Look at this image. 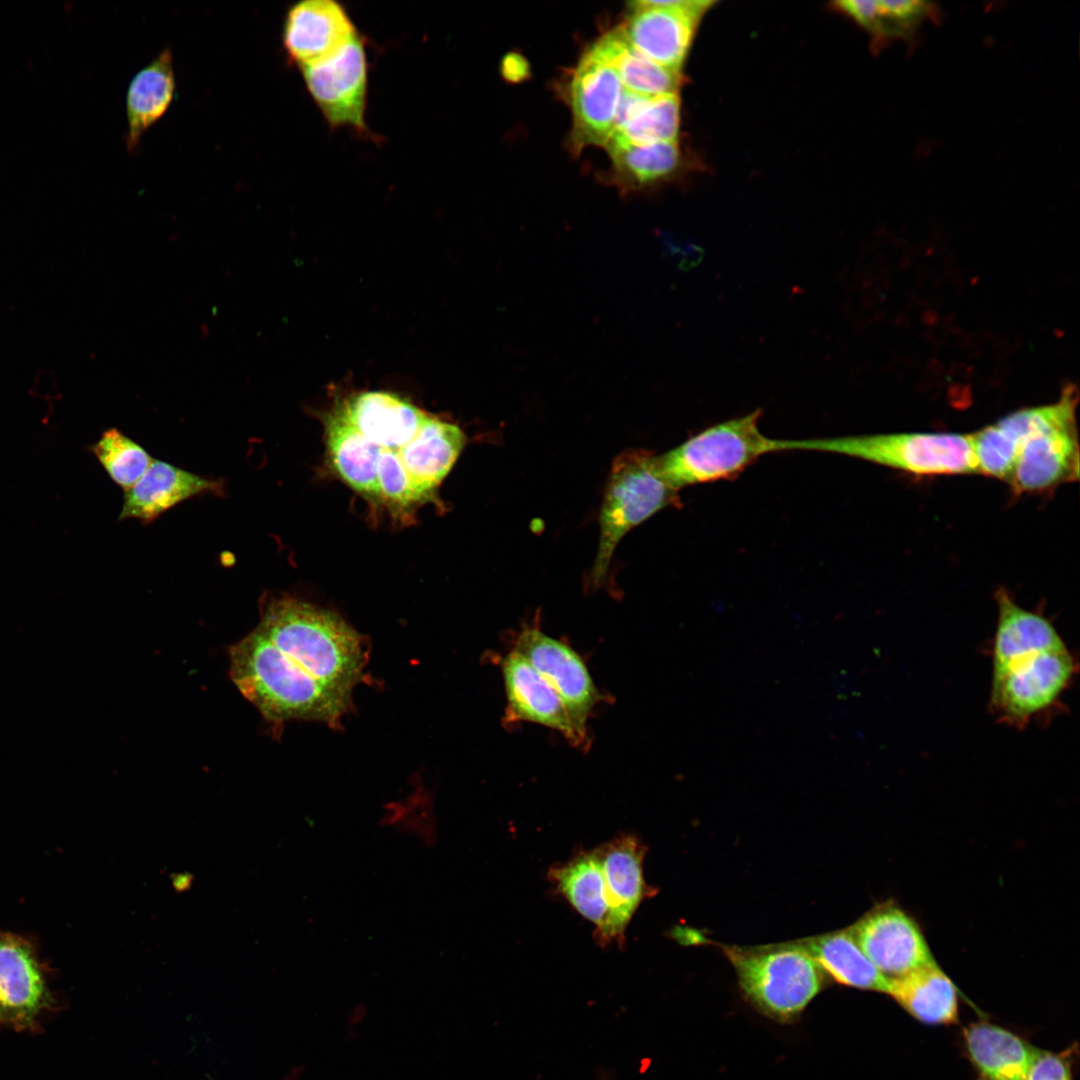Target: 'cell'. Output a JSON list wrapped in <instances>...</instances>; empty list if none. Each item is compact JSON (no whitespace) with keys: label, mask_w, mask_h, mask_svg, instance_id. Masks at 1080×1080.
Wrapping results in <instances>:
<instances>
[{"label":"cell","mask_w":1080,"mask_h":1080,"mask_svg":"<svg viewBox=\"0 0 1080 1080\" xmlns=\"http://www.w3.org/2000/svg\"><path fill=\"white\" fill-rule=\"evenodd\" d=\"M259 611L257 627L278 648L315 720L336 723L365 665L360 634L339 615L285 594H263Z\"/></svg>","instance_id":"1"},{"label":"cell","mask_w":1080,"mask_h":1080,"mask_svg":"<svg viewBox=\"0 0 1080 1080\" xmlns=\"http://www.w3.org/2000/svg\"><path fill=\"white\" fill-rule=\"evenodd\" d=\"M1076 396L1067 388L1049 405L1023 408L991 424L995 442L1015 464L1016 494L1041 493L1079 477Z\"/></svg>","instance_id":"2"},{"label":"cell","mask_w":1080,"mask_h":1080,"mask_svg":"<svg viewBox=\"0 0 1080 1080\" xmlns=\"http://www.w3.org/2000/svg\"><path fill=\"white\" fill-rule=\"evenodd\" d=\"M785 449L841 454L918 476L978 473L970 434L904 432L785 440Z\"/></svg>","instance_id":"3"},{"label":"cell","mask_w":1080,"mask_h":1080,"mask_svg":"<svg viewBox=\"0 0 1080 1080\" xmlns=\"http://www.w3.org/2000/svg\"><path fill=\"white\" fill-rule=\"evenodd\" d=\"M718 946L734 967L745 997L774 1019L799 1015L824 986L825 972L798 940Z\"/></svg>","instance_id":"4"},{"label":"cell","mask_w":1080,"mask_h":1080,"mask_svg":"<svg viewBox=\"0 0 1080 1080\" xmlns=\"http://www.w3.org/2000/svg\"><path fill=\"white\" fill-rule=\"evenodd\" d=\"M679 503L678 491L661 475L656 455L644 449H627L617 455L603 495L599 545L589 586L599 587L606 579L614 551L629 530Z\"/></svg>","instance_id":"5"},{"label":"cell","mask_w":1080,"mask_h":1080,"mask_svg":"<svg viewBox=\"0 0 1080 1080\" xmlns=\"http://www.w3.org/2000/svg\"><path fill=\"white\" fill-rule=\"evenodd\" d=\"M761 410L710 426L667 453L657 456L667 483L685 486L735 478L761 456L783 451V440L759 429Z\"/></svg>","instance_id":"6"},{"label":"cell","mask_w":1080,"mask_h":1080,"mask_svg":"<svg viewBox=\"0 0 1080 1080\" xmlns=\"http://www.w3.org/2000/svg\"><path fill=\"white\" fill-rule=\"evenodd\" d=\"M1077 672L1067 647L1020 658L992 673L989 705L997 720L1024 728L1059 704Z\"/></svg>","instance_id":"7"},{"label":"cell","mask_w":1080,"mask_h":1080,"mask_svg":"<svg viewBox=\"0 0 1080 1080\" xmlns=\"http://www.w3.org/2000/svg\"><path fill=\"white\" fill-rule=\"evenodd\" d=\"M299 69L331 129L344 126L360 134L369 133L365 123L368 63L359 34L329 58Z\"/></svg>","instance_id":"8"},{"label":"cell","mask_w":1080,"mask_h":1080,"mask_svg":"<svg viewBox=\"0 0 1080 1080\" xmlns=\"http://www.w3.org/2000/svg\"><path fill=\"white\" fill-rule=\"evenodd\" d=\"M708 0H645L631 3L620 27L624 39L655 63L680 72L696 27L713 5Z\"/></svg>","instance_id":"9"},{"label":"cell","mask_w":1080,"mask_h":1080,"mask_svg":"<svg viewBox=\"0 0 1080 1080\" xmlns=\"http://www.w3.org/2000/svg\"><path fill=\"white\" fill-rule=\"evenodd\" d=\"M849 928L864 954L889 978L936 963L918 923L895 903L875 906Z\"/></svg>","instance_id":"10"},{"label":"cell","mask_w":1080,"mask_h":1080,"mask_svg":"<svg viewBox=\"0 0 1080 1080\" xmlns=\"http://www.w3.org/2000/svg\"><path fill=\"white\" fill-rule=\"evenodd\" d=\"M623 90L615 68L591 46L579 60L569 84L571 143L575 151L588 145L605 146Z\"/></svg>","instance_id":"11"},{"label":"cell","mask_w":1080,"mask_h":1080,"mask_svg":"<svg viewBox=\"0 0 1080 1080\" xmlns=\"http://www.w3.org/2000/svg\"><path fill=\"white\" fill-rule=\"evenodd\" d=\"M514 650L552 686L575 723L587 732V719L601 695L582 657L568 644L537 627L521 630Z\"/></svg>","instance_id":"12"},{"label":"cell","mask_w":1080,"mask_h":1080,"mask_svg":"<svg viewBox=\"0 0 1080 1080\" xmlns=\"http://www.w3.org/2000/svg\"><path fill=\"white\" fill-rule=\"evenodd\" d=\"M501 666L509 721L540 724L560 732L572 744H585L587 732L579 728L558 693L519 652H509Z\"/></svg>","instance_id":"13"},{"label":"cell","mask_w":1080,"mask_h":1080,"mask_svg":"<svg viewBox=\"0 0 1080 1080\" xmlns=\"http://www.w3.org/2000/svg\"><path fill=\"white\" fill-rule=\"evenodd\" d=\"M605 886L609 915L603 944L623 940L633 914L648 896L655 893L643 876L646 847L634 835H620L596 848Z\"/></svg>","instance_id":"14"},{"label":"cell","mask_w":1080,"mask_h":1080,"mask_svg":"<svg viewBox=\"0 0 1080 1080\" xmlns=\"http://www.w3.org/2000/svg\"><path fill=\"white\" fill-rule=\"evenodd\" d=\"M49 1003L32 944L19 935L0 931V1023L30 1027Z\"/></svg>","instance_id":"15"},{"label":"cell","mask_w":1080,"mask_h":1080,"mask_svg":"<svg viewBox=\"0 0 1080 1080\" xmlns=\"http://www.w3.org/2000/svg\"><path fill=\"white\" fill-rule=\"evenodd\" d=\"M356 35L357 29L341 4L306 0L288 9L282 39L287 56L300 67L329 58Z\"/></svg>","instance_id":"16"},{"label":"cell","mask_w":1080,"mask_h":1080,"mask_svg":"<svg viewBox=\"0 0 1080 1080\" xmlns=\"http://www.w3.org/2000/svg\"><path fill=\"white\" fill-rule=\"evenodd\" d=\"M225 489L223 479L206 478L153 459L143 476L124 491L118 519L151 523L183 501L207 494L223 497Z\"/></svg>","instance_id":"17"},{"label":"cell","mask_w":1080,"mask_h":1080,"mask_svg":"<svg viewBox=\"0 0 1080 1080\" xmlns=\"http://www.w3.org/2000/svg\"><path fill=\"white\" fill-rule=\"evenodd\" d=\"M335 409L368 440L392 451L403 448L429 414L385 391L352 394Z\"/></svg>","instance_id":"18"},{"label":"cell","mask_w":1080,"mask_h":1080,"mask_svg":"<svg viewBox=\"0 0 1080 1080\" xmlns=\"http://www.w3.org/2000/svg\"><path fill=\"white\" fill-rule=\"evenodd\" d=\"M997 622L992 643V673L1035 653L1067 647L1053 623L1020 606L1004 588L996 591Z\"/></svg>","instance_id":"19"},{"label":"cell","mask_w":1080,"mask_h":1080,"mask_svg":"<svg viewBox=\"0 0 1080 1080\" xmlns=\"http://www.w3.org/2000/svg\"><path fill=\"white\" fill-rule=\"evenodd\" d=\"M465 443V433L459 426L428 414L415 436L398 453L411 479L431 497Z\"/></svg>","instance_id":"20"},{"label":"cell","mask_w":1080,"mask_h":1080,"mask_svg":"<svg viewBox=\"0 0 1080 1080\" xmlns=\"http://www.w3.org/2000/svg\"><path fill=\"white\" fill-rule=\"evenodd\" d=\"M969 1058L983 1080H1026L1038 1050L1017 1034L987 1022L965 1028Z\"/></svg>","instance_id":"21"},{"label":"cell","mask_w":1080,"mask_h":1080,"mask_svg":"<svg viewBox=\"0 0 1080 1080\" xmlns=\"http://www.w3.org/2000/svg\"><path fill=\"white\" fill-rule=\"evenodd\" d=\"M678 93L654 97L623 90L608 141L634 144L677 141Z\"/></svg>","instance_id":"22"},{"label":"cell","mask_w":1080,"mask_h":1080,"mask_svg":"<svg viewBox=\"0 0 1080 1080\" xmlns=\"http://www.w3.org/2000/svg\"><path fill=\"white\" fill-rule=\"evenodd\" d=\"M887 994L923 1023L951 1024L957 1020V989L937 963L890 978Z\"/></svg>","instance_id":"23"},{"label":"cell","mask_w":1080,"mask_h":1080,"mask_svg":"<svg viewBox=\"0 0 1080 1080\" xmlns=\"http://www.w3.org/2000/svg\"><path fill=\"white\" fill-rule=\"evenodd\" d=\"M173 56L163 50L132 78L127 92V147L136 148L145 132L167 112L175 97Z\"/></svg>","instance_id":"24"},{"label":"cell","mask_w":1080,"mask_h":1080,"mask_svg":"<svg viewBox=\"0 0 1080 1080\" xmlns=\"http://www.w3.org/2000/svg\"><path fill=\"white\" fill-rule=\"evenodd\" d=\"M798 942L837 983L887 994L890 978L868 959L849 927Z\"/></svg>","instance_id":"25"},{"label":"cell","mask_w":1080,"mask_h":1080,"mask_svg":"<svg viewBox=\"0 0 1080 1080\" xmlns=\"http://www.w3.org/2000/svg\"><path fill=\"white\" fill-rule=\"evenodd\" d=\"M328 454L338 475L359 493L378 498L379 447L336 409L325 421Z\"/></svg>","instance_id":"26"},{"label":"cell","mask_w":1080,"mask_h":1080,"mask_svg":"<svg viewBox=\"0 0 1080 1080\" xmlns=\"http://www.w3.org/2000/svg\"><path fill=\"white\" fill-rule=\"evenodd\" d=\"M549 879L569 904L595 925L601 940L609 907L597 850L581 852L568 862L553 866Z\"/></svg>","instance_id":"27"},{"label":"cell","mask_w":1080,"mask_h":1080,"mask_svg":"<svg viewBox=\"0 0 1080 1080\" xmlns=\"http://www.w3.org/2000/svg\"><path fill=\"white\" fill-rule=\"evenodd\" d=\"M615 68L625 90L654 97L678 93L680 72L665 68L636 51L619 29L606 33L592 45Z\"/></svg>","instance_id":"28"},{"label":"cell","mask_w":1080,"mask_h":1080,"mask_svg":"<svg viewBox=\"0 0 1080 1080\" xmlns=\"http://www.w3.org/2000/svg\"><path fill=\"white\" fill-rule=\"evenodd\" d=\"M604 147L614 175L626 189H640L671 176L681 162L677 141L643 144L607 141Z\"/></svg>","instance_id":"29"},{"label":"cell","mask_w":1080,"mask_h":1080,"mask_svg":"<svg viewBox=\"0 0 1080 1080\" xmlns=\"http://www.w3.org/2000/svg\"><path fill=\"white\" fill-rule=\"evenodd\" d=\"M935 9L925 0H853L847 13L879 39L909 40Z\"/></svg>","instance_id":"30"},{"label":"cell","mask_w":1080,"mask_h":1080,"mask_svg":"<svg viewBox=\"0 0 1080 1080\" xmlns=\"http://www.w3.org/2000/svg\"><path fill=\"white\" fill-rule=\"evenodd\" d=\"M88 450L124 491L143 476L153 461L144 447L116 428L105 430Z\"/></svg>","instance_id":"31"},{"label":"cell","mask_w":1080,"mask_h":1080,"mask_svg":"<svg viewBox=\"0 0 1080 1080\" xmlns=\"http://www.w3.org/2000/svg\"><path fill=\"white\" fill-rule=\"evenodd\" d=\"M379 823L426 848L434 847L440 839V824L431 799L421 792L387 804Z\"/></svg>","instance_id":"32"},{"label":"cell","mask_w":1080,"mask_h":1080,"mask_svg":"<svg viewBox=\"0 0 1080 1080\" xmlns=\"http://www.w3.org/2000/svg\"><path fill=\"white\" fill-rule=\"evenodd\" d=\"M1026 1080H1073L1071 1064L1064 1054L1038 1050Z\"/></svg>","instance_id":"33"},{"label":"cell","mask_w":1080,"mask_h":1080,"mask_svg":"<svg viewBox=\"0 0 1080 1080\" xmlns=\"http://www.w3.org/2000/svg\"><path fill=\"white\" fill-rule=\"evenodd\" d=\"M501 72L506 80L511 82L520 81L528 75V63L521 55L511 53L504 56L501 63Z\"/></svg>","instance_id":"34"},{"label":"cell","mask_w":1080,"mask_h":1080,"mask_svg":"<svg viewBox=\"0 0 1080 1080\" xmlns=\"http://www.w3.org/2000/svg\"><path fill=\"white\" fill-rule=\"evenodd\" d=\"M368 1016V1007L364 1003L355 1004L347 1014V1034L351 1035L350 1039H353V1034L357 1032V1027L361 1025Z\"/></svg>","instance_id":"35"},{"label":"cell","mask_w":1080,"mask_h":1080,"mask_svg":"<svg viewBox=\"0 0 1080 1080\" xmlns=\"http://www.w3.org/2000/svg\"><path fill=\"white\" fill-rule=\"evenodd\" d=\"M604 1080H607V1079H604Z\"/></svg>","instance_id":"36"}]
</instances>
